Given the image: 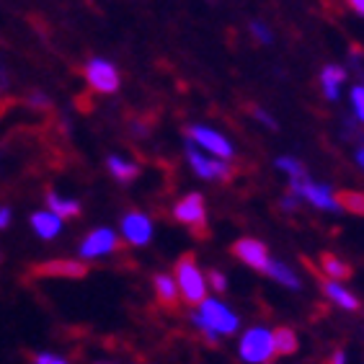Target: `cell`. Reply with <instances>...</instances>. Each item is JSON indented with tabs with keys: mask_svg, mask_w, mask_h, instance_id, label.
I'll return each mask as SVG.
<instances>
[{
	"mask_svg": "<svg viewBox=\"0 0 364 364\" xmlns=\"http://www.w3.org/2000/svg\"><path fill=\"white\" fill-rule=\"evenodd\" d=\"M191 321L212 346L218 343V336H230L238 331V316L228 305H223L220 300H210V297L199 302V313Z\"/></svg>",
	"mask_w": 364,
	"mask_h": 364,
	"instance_id": "6da1fadb",
	"label": "cell"
},
{
	"mask_svg": "<svg viewBox=\"0 0 364 364\" xmlns=\"http://www.w3.org/2000/svg\"><path fill=\"white\" fill-rule=\"evenodd\" d=\"M176 284H178V292H181L186 305H199V302L207 300L210 284H207V277L199 272V264L191 253L176 261Z\"/></svg>",
	"mask_w": 364,
	"mask_h": 364,
	"instance_id": "7a4b0ae2",
	"label": "cell"
},
{
	"mask_svg": "<svg viewBox=\"0 0 364 364\" xmlns=\"http://www.w3.org/2000/svg\"><path fill=\"white\" fill-rule=\"evenodd\" d=\"M173 220L178 225H186L196 238H207L210 230H207V202L199 191H191V194L181 196L173 207Z\"/></svg>",
	"mask_w": 364,
	"mask_h": 364,
	"instance_id": "3957f363",
	"label": "cell"
},
{
	"mask_svg": "<svg viewBox=\"0 0 364 364\" xmlns=\"http://www.w3.org/2000/svg\"><path fill=\"white\" fill-rule=\"evenodd\" d=\"M240 357L251 364H272L277 357L274 349V333L264 326H256L240 338Z\"/></svg>",
	"mask_w": 364,
	"mask_h": 364,
	"instance_id": "277c9868",
	"label": "cell"
},
{
	"mask_svg": "<svg viewBox=\"0 0 364 364\" xmlns=\"http://www.w3.org/2000/svg\"><path fill=\"white\" fill-rule=\"evenodd\" d=\"M83 75L96 93H117L119 91V83H122L119 70H117L109 60H104V57H93V60H88L83 68Z\"/></svg>",
	"mask_w": 364,
	"mask_h": 364,
	"instance_id": "5b68a950",
	"label": "cell"
},
{
	"mask_svg": "<svg viewBox=\"0 0 364 364\" xmlns=\"http://www.w3.org/2000/svg\"><path fill=\"white\" fill-rule=\"evenodd\" d=\"M119 248H122V240L117 238V232L109 230V228H96V230L88 232V235L80 240V245H77L80 256L88 259V261L101 259V256H109V253L119 251Z\"/></svg>",
	"mask_w": 364,
	"mask_h": 364,
	"instance_id": "8992f818",
	"label": "cell"
},
{
	"mask_svg": "<svg viewBox=\"0 0 364 364\" xmlns=\"http://www.w3.org/2000/svg\"><path fill=\"white\" fill-rule=\"evenodd\" d=\"M186 137L191 140V145L204 147V150H210V153L220 155V158H225V161H230L232 155H235L230 140H228V137H223L220 132H215V129H210V127H202V124L186 127Z\"/></svg>",
	"mask_w": 364,
	"mask_h": 364,
	"instance_id": "52a82bcc",
	"label": "cell"
},
{
	"mask_svg": "<svg viewBox=\"0 0 364 364\" xmlns=\"http://www.w3.org/2000/svg\"><path fill=\"white\" fill-rule=\"evenodd\" d=\"M232 256L238 261H243L245 267L256 269V272L267 274L269 264H272V256H269V248L261 240L256 238H240L230 245Z\"/></svg>",
	"mask_w": 364,
	"mask_h": 364,
	"instance_id": "ba28073f",
	"label": "cell"
},
{
	"mask_svg": "<svg viewBox=\"0 0 364 364\" xmlns=\"http://www.w3.org/2000/svg\"><path fill=\"white\" fill-rule=\"evenodd\" d=\"M186 158H189V166L194 168L196 176H202L207 181H230L232 178V168L230 163H223V161H210V158H204V155L196 153V147L186 145Z\"/></svg>",
	"mask_w": 364,
	"mask_h": 364,
	"instance_id": "9c48e42d",
	"label": "cell"
},
{
	"mask_svg": "<svg viewBox=\"0 0 364 364\" xmlns=\"http://www.w3.org/2000/svg\"><path fill=\"white\" fill-rule=\"evenodd\" d=\"M122 235L129 245H147L153 238V220L140 210H129L122 218Z\"/></svg>",
	"mask_w": 364,
	"mask_h": 364,
	"instance_id": "30bf717a",
	"label": "cell"
},
{
	"mask_svg": "<svg viewBox=\"0 0 364 364\" xmlns=\"http://www.w3.org/2000/svg\"><path fill=\"white\" fill-rule=\"evenodd\" d=\"M36 277H60V279H80L88 274V267L83 261H70V259H60V261H47V264H36L34 267Z\"/></svg>",
	"mask_w": 364,
	"mask_h": 364,
	"instance_id": "8fae6325",
	"label": "cell"
},
{
	"mask_svg": "<svg viewBox=\"0 0 364 364\" xmlns=\"http://www.w3.org/2000/svg\"><path fill=\"white\" fill-rule=\"evenodd\" d=\"M153 289H155V300L163 310L173 313L178 308V300H181V292H178V284H176V277L171 274H155L153 277Z\"/></svg>",
	"mask_w": 364,
	"mask_h": 364,
	"instance_id": "7c38bea8",
	"label": "cell"
},
{
	"mask_svg": "<svg viewBox=\"0 0 364 364\" xmlns=\"http://www.w3.org/2000/svg\"><path fill=\"white\" fill-rule=\"evenodd\" d=\"M321 289L323 294L328 297L331 302H336L338 308L349 310V313H357L359 308H362V302H359L357 294H351L346 287H341L338 282H331V279H321Z\"/></svg>",
	"mask_w": 364,
	"mask_h": 364,
	"instance_id": "4fadbf2b",
	"label": "cell"
},
{
	"mask_svg": "<svg viewBox=\"0 0 364 364\" xmlns=\"http://www.w3.org/2000/svg\"><path fill=\"white\" fill-rule=\"evenodd\" d=\"M44 202H47L49 212H55L60 220H75L83 215V207L77 199H65V196L55 194V191H47L44 194Z\"/></svg>",
	"mask_w": 364,
	"mask_h": 364,
	"instance_id": "5bb4252c",
	"label": "cell"
},
{
	"mask_svg": "<svg viewBox=\"0 0 364 364\" xmlns=\"http://www.w3.org/2000/svg\"><path fill=\"white\" fill-rule=\"evenodd\" d=\"M63 223L65 220L57 218L55 212H36V215H31V228H34L36 235L44 240L57 238L60 230H63Z\"/></svg>",
	"mask_w": 364,
	"mask_h": 364,
	"instance_id": "9a60e30c",
	"label": "cell"
},
{
	"mask_svg": "<svg viewBox=\"0 0 364 364\" xmlns=\"http://www.w3.org/2000/svg\"><path fill=\"white\" fill-rule=\"evenodd\" d=\"M321 272L326 274V279H331V282H346L351 274H354V269H351V264H346L343 259L333 256V253H323Z\"/></svg>",
	"mask_w": 364,
	"mask_h": 364,
	"instance_id": "2e32d148",
	"label": "cell"
},
{
	"mask_svg": "<svg viewBox=\"0 0 364 364\" xmlns=\"http://www.w3.org/2000/svg\"><path fill=\"white\" fill-rule=\"evenodd\" d=\"M106 168H109V173H112L119 183H132L134 178L140 176V166H137V163L124 161V158H117V155H109Z\"/></svg>",
	"mask_w": 364,
	"mask_h": 364,
	"instance_id": "e0dca14e",
	"label": "cell"
},
{
	"mask_svg": "<svg viewBox=\"0 0 364 364\" xmlns=\"http://www.w3.org/2000/svg\"><path fill=\"white\" fill-rule=\"evenodd\" d=\"M346 80V70L338 68V65H326L321 73V85H323V93L328 101H338V85Z\"/></svg>",
	"mask_w": 364,
	"mask_h": 364,
	"instance_id": "ac0fdd59",
	"label": "cell"
},
{
	"mask_svg": "<svg viewBox=\"0 0 364 364\" xmlns=\"http://www.w3.org/2000/svg\"><path fill=\"white\" fill-rule=\"evenodd\" d=\"M274 349H277V354H282V357L294 354V351H297V333H294L289 326H279V328L274 331Z\"/></svg>",
	"mask_w": 364,
	"mask_h": 364,
	"instance_id": "d6986e66",
	"label": "cell"
},
{
	"mask_svg": "<svg viewBox=\"0 0 364 364\" xmlns=\"http://www.w3.org/2000/svg\"><path fill=\"white\" fill-rule=\"evenodd\" d=\"M267 274L272 277L274 282H279L282 287L300 289V279H297V274H294L289 267H284L282 261H272V264H269V269H267Z\"/></svg>",
	"mask_w": 364,
	"mask_h": 364,
	"instance_id": "ffe728a7",
	"label": "cell"
},
{
	"mask_svg": "<svg viewBox=\"0 0 364 364\" xmlns=\"http://www.w3.org/2000/svg\"><path fill=\"white\" fill-rule=\"evenodd\" d=\"M338 210H346L351 215L364 218V194L362 191H338L336 194Z\"/></svg>",
	"mask_w": 364,
	"mask_h": 364,
	"instance_id": "44dd1931",
	"label": "cell"
},
{
	"mask_svg": "<svg viewBox=\"0 0 364 364\" xmlns=\"http://www.w3.org/2000/svg\"><path fill=\"white\" fill-rule=\"evenodd\" d=\"M277 168L284 171L289 178H308V168H305L297 158H279V161H277Z\"/></svg>",
	"mask_w": 364,
	"mask_h": 364,
	"instance_id": "7402d4cb",
	"label": "cell"
},
{
	"mask_svg": "<svg viewBox=\"0 0 364 364\" xmlns=\"http://www.w3.org/2000/svg\"><path fill=\"white\" fill-rule=\"evenodd\" d=\"M207 284H210L212 289H218V292H225V289H228V277H225L223 272H218V269H210V272H207Z\"/></svg>",
	"mask_w": 364,
	"mask_h": 364,
	"instance_id": "603a6c76",
	"label": "cell"
},
{
	"mask_svg": "<svg viewBox=\"0 0 364 364\" xmlns=\"http://www.w3.org/2000/svg\"><path fill=\"white\" fill-rule=\"evenodd\" d=\"M351 104H354V114H357L359 122L364 124V85H357L351 91Z\"/></svg>",
	"mask_w": 364,
	"mask_h": 364,
	"instance_id": "cb8c5ba5",
	"label": "cell"
},
{
	"mask_svg": "<svg viewBox=\"0 0 364 364\" xmlns=\"http://www.w3.org/2000/svg\"><path fill=\"white\" fill-rule=\"evenodd\" d=\"M31 362L34 364H70L65 357H57V354H49V351H36V354H31Z\"/></svg>",
	"mask_w": 364,
	"mask_h": 364,
	"instance_id": "d4e9b609",
	"label": "cell"
},
{
	"mask_svg": "<svg viewBox=\"0 0 364 364\" xmlns=\"http://www.w3.org/2000/svg\"><path fill=\"white\" fill-rule=\"evenodd\" d=\"M251 31L259 36V42H269V39H272V31H269V28H264L261 23H253Z\"/></svg>",
	"mask_w": 364,
	"mask_h": 364,
	"instance_id": "484cf974",
	"label": "cell"
},
{
	"mask_svg": "<svg viewBox=\"0 0 364 364\" xmlns=\"http://www.w3.org/2000/svg\"><path fill=\"white\" fill-rule=\"evenodd\" d=\"M11 218H14L11 207H0V230H6L8 225H11Z\"/></svg>",
	"mask_w": 364,
	"mask_h": 364,
	"instance_id": "4316f807",
	"label": "cell"
},
{
	"mask_svg": "<svg viewBox=\"0 0 364 364\" xmlns=\"http://www.w3.org/2000/svg\"><path fill=\"white\" fill-rule=\"evenodd\" d=\"M253 117H256V119H259V122H264V124H267V127H272V129H277V122H274L267 112H261V109H253Z\"/></svg>",
	"mask_w": 364,
	"mask_h": 364,
	"instance_id": "83f0119b",
	"label": "cell"
},
{
	"mask_svg": "<svg viewBox=\"0 0 364 364\" xmlns=\"http://www.w3.org/2000/svg\"><path fill=\"white\" fill-rule=\"evenodd\" d=\"M28 104H31V106H42V109H44V106H49V98L44 96V93H31V96H28Z\"/></svg>",
	"mask_w": 364,
	"mask_h": 364,
	"instance_id": "f1b7e54d",
	"label": "cell"
},
{
	"mask_svg": "<svg viewBox=\"0 0 364 364\" xmlns=\"http://www.w3.org/2000/svg\"><path fill=\"white\" fill-rule=\"evenodd\" d=\"M346 6L354 11V14H359V16H364V0H343Z\"/></svg>",
	"mask_w": 364,
	"mask_h": 364,
	"instance_id": "f546056e",
	"label": "cell"
},
{
	"mask_svg": "<svg viewBox=\"0 0 364 364\" xmlns=\"http://www.w3.org/2000/svg\"><path fill=\"white\" fill-rule=\"evenodd\" d=\"M343 362H346V357H343V351H336V354L331 357V362H328V364H343Z\"/></svg>",
	"mask_w": 364,
	"mask_h": 364,
	"instance_id": "4dcf8cb0",
	"label": "cell"
},
{
	"mask_svg": "<svg viewBox=\"0 0 364 364\" xmlns=\"http://www.w3.org/2000/svg\"><path fill=\"white\" fill-rule=\"evenodd\" d=\"M357 163H359V168L364 171V145H362V147H359V150H357Z\"/></svg>",
	"mask_w": 364,
	"mask_h": 364,
	"instance_id": "1f68e13d",
	"label": "cell"
},
{
	"mask_svg": "<svg viewBox=\"0 0 364 364\" xmlns=\"http://www.w3.org/2000/svg\"><path fill=\"white\" fill-rule=\"evenodd\" d=\"M104 364H106V362H104Z\"/></svg>",
	"mask_w": 364,
	"mask_h": 364,
	"instance_id": "d6a6232c",
	"label": "cell"
}]
</instances>
